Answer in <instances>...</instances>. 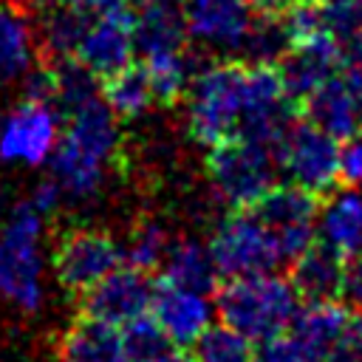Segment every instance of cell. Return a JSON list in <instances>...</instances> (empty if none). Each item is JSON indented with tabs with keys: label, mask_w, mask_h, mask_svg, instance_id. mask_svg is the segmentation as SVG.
Here are the masks:
<instances>
[{
	"label": "cell",
	"mask_w": 362,
	"mask_h": 362,
	"mask_svg": "<svg viewBox=\"0 0 362 362\" xmlns=\"http://www.w3.org/2000/svg\"><path fill=\"white\" fill-rule=\"evenodd\" d=\"M144 362H192V356L181 354V348H167L164 354H158L153 359H144Z\"/></svg>",
	"instance_id": "cell-36"
},
{
	"label": "cell",
	"mask_w": 362,
	"mask_h": 362,
	"mask_svg": "<svg viewBox=\"0 0 362 362\" xmlns=\"http://www.w3.org/2000/svg\"><path fill=\"white\" fill-rule=\"evenodd\" d=\"M277 156L272 147L249 139H226L209 150L206 173L218 198L232 209H249L274 187Z\"/></svg>",
	"instance_id": "cell-5"
},
{
	"label": "cell",
	"mask_w": 362,
	"mask_h": 362,
	"mask_svg": "<svg viewBox=\"0 0 362 362\" xmlns=\"http://www.w3.org/2000/svg\"><path fill=\"white\" fill-rule=\"evenodd\" d=\"M153 291L156 283L150 280V272L119 263L113 272H107L99 283H93L82 294V317L122 328L130 320L150 311Z\"/></svg>",
	"instance_id": "cell-10"
},
{
	"label": "cell",
	"mask_w": 362,
	"mask_h": 362,
	"mask_svg": "<svg viewBox=\"0 0 362 362\" xmlns=\"http://www.w3.org/2000/svg\"><path fill=\"white\" fill-rule=\"evenodd\" d=\"M3 212H6V195H3V187H0V218H3Z\"/></svg>",
	"instance_id": "cell-38"
},
{
	"label": "cell",
	"mask_w": 362,
	"mask_h": 362,
	"mask_svg": "<svg viewBox=\"0 0 362 362\" xmlns=\"http://www.w3.org/2000/svg\"><path fill=\"white\" fill-rule=\"evenodd\" d=\"M328 31L342 48V68L362 57V0H320Z\"/></svg>",
	"instance_id": "cell-27"
},
{
	"label": "cell",
	"mask_w": 362,
	"mask_h": 362,
	"mask_svg": "<svg viewBox=\"0 0 362 362\" xmlns=\"http://www.w3.org/2000/svg\"><path fill=\"white\" fill-rule=\"evenodd\" d=\"M192 362H255V342L232 325H209L192 345Z\"/></svg>",
	"instance_id": "cell-26"
},
{
	"label": "cell",
	"mask_w": 362,
	"mask_h": 362,
	"mask_svg": "<svg viewBox=\"0 0 362 362\" xmlns=\"http://www.w3.org/2000/svg\"><path fill=\"white\" fill-rule=\"evenodd\" d=\"M62 195H65V192H62V187L51 178V181H42V184L34 189V195H31L28 201H31V204H34V206L48 218V215H54V212H57V206H59V198H62Z\"/></svg>",
	"instance_id": "cell-34"
},
{
	"label": "cell",
	"mask_w": 362,
	"mask_h": 362,
	"mask_svg": "<svg viewBox=\"0 0 362 362\" xmlns=\"http://www.w3.org/2000/svg\"><path fill=\"white\" fill-rule=\"evenodd\" d=\"M255 362H314V359L288 331H283V334H274V337L257 342Z\"/></svg>",
	"instance_id": "cell-31"
},
{
	"label": "cell",
	"mask_w": 362,
	"mask_h": 362,
	"mask_svg": "<svg viewBox=\"0 0 362 362\" xmlns=\"http://www.w3.org/2000/svg\"><path fill=\"white\" fill-rule=\"evenodd\" d=\"M31 28L14 8H0V79H14L31 65Z\"/></svg>",
	"instance_id": "cell-25"
},
{
	"label": "cell",
	"mask_w": 362,
	"mask_h": 362,
	"mask_svg": "<svg viewBox=\"0 0 362 362\" xmlns=\"http://www.w3.org/2000/svg\"><path fill=\"white\" fill-rule=\"evenodd\" d=\"M342 269H345V255H339L334 246L317 238L303 255L291 260L288 280L305 303L337 300L342 286Z\"/></svg>",
	"instance_id": "cell-18"
},
{
	"label": "cell",
	"mask_w": 362,
	"mask_h": 362,
	"mask_svg": "<svg viewBox=\"0 0 362 362\" xmlns=\"http://www.w3.org/2000/svg\"><path fill=\"white\" fill-rule=\"evenodd\" d=\"M54 3H57V0H23V6H25V8H31V11H37V14H40L42 8L54 6Z\"/></svg>",
	"instance_id": "cell-37"
},
{
	"label": "cell",
	"mask_w": 362,
	"mask_h": 362,
	"mask_svg": "<svg viewBox=\"0 0 362 362\" xmlns=\"http://www.w3.org/2000/svg\"><path fill=\"white\" fill-rule=\"evenodd\" d=\"M133 11L99 17L88 25L74 57L96 76L107 79L133 62Z\"/></svg>",
	"instance_id": "cell-14"
},
{
	"label": "cell",
	"mask_w": 362,
	"mask_h": 362,
	"mask_svg": "<svg viewBox=\"0 0 362 362\" xmlns=\"http://www.w3.org/2000/svg\"><path fill=\"white\" fill-rule=\"evenodd\" d=\"M317 195L297 187V184H274L269 192L257 198L255 206H249L274 235L280 255L286 263H291L297 255H303L317 240Z\"/></svg>",
	"instance_id": "cell-8"
},
{
	"label": "cell",
	"mask_w": 362,
	"mask_h": 362,
	"mask_svg": "<svg viewBox=\"0 0 362 362\" xmlns=\"http://www.w3.org/2000/svg\"><path fill=\"white\" fill-rule=\"evenodd\" d=\"M167 249L170 243H167L164 229L158 223H141L133 229V235L122 246V260L141 272H153V269H161Z\"/></svg>",
	"instance_id": "cell-29"
},
{
	"label": "cell",
	"mask_w": 362,
	"mask_h": 362,
	"mask_svg": "<svg viewBox=\"0 0 362 362\" xmlns=\"http://www.w3.org/2000/svg\"><path fill=\"white\" fill-rule=\"evenodd\" d=\"M300 116L331 133L337 141H348L362 130V110L342 74L331 76L314 93H308L300 105Z\"/></svg>",
	"instance_id": "cell-16"
},
{
	"label": "cell",
	"mask_w": 362,
	"mask_h": 362,
	"mask_svg": "<svg viewBox=\"0 0 362 362\" xmlns=\"http://www.w3.org/2000/svg\"><path fill=\"white\" fill-rule=\"evenodd\" d=\"M218 277L221 274L212 263L209 249L195 240H181V243L170 246L161 260V280L184 286V288L212 294V291H218Z\"/></svg>",
	"instance_id": "cell-22"
},
{
	"label": "cell",
	"mask_w": 362,
	"mask_h": 362,
	"mask_svg": "<svg viewBox=\"0 0 362 362\" xmlns=\"http://www.w3.org/2000/svg\"><path fill=\"white\" fill-rule=\"evenodd\" d=\"M320 362H362V311L351 308L348 322L328 345Z\"/></svg>",
	"instance_id": "cell-30"
},
{
	"label": "cell",
	"mask_w": 362,
	"mask_h": 362,
	"mask_svg": "<svg viewBox=\"0 0 362 362\" xmlns=\"http://www.w3.org/2000/svg\"><path fill=\"white\" fill-rule=\"evenodd\" d=\"M215 308L226 325H232L252 342H263L274 334L288 331L300 308V294L288 277H280L274 272L240 274L226 277V283L218 286Z\"/></svg>",
	"instance_id": "cell-2"
},
{
	"label": "cell",
	"mask_w": 362,
	"mask_h": 362,
	"mask_svg": "<svg viewBox=\"0 0 362 362\" xmlns=\"http://www.w3.org/2000/svg\"><path fill=\"white\" fill-rule=\"evenodd\" d=\"M187 37V14L178 0H150L133 14V48L141 57L184 51Z\"/></svg>",
	"instance_id": "cell-17"
},
{
	"label": "cell",
	"mask_w": 362,
	"mask_h": 362,
	"mask_svg": "<svg viewBox=\"0 0 362 362\" xmlns=\"http://www.w3.org/2000/svg\"><path fill=\"white\" fill-rule=\"evenodd\" d=\"M342 76H345V82H348V88H351V93H354L359 110H362V57L354 59V62H348V65L342 68Z\"/></svg>",
	"instance_id": "cell-35"
},
{
	"label": "cell",
	"mask_w": 362,
	"mask_h": 362,
	"mask_svg": "<svg viewBox=\"0 0 362 362\" xmlns=\"http://www.w3.org/2000/svg\"><path fill=\"white\" fill-rule=\"evenodd\" d=\"M339 181L348 187H362V139L359 136L339 144Z\"/></svg>",
	"instance_id": "cell-33"
},
{
	"label": "cell",
	"mask_w": 362,
	"mask_h": 362,
	"mask_svg": "<svg viewBox=\"0 0 362 362\" xmlns=\"http://www.w3.org/2000/svg\"><path fill=\"white\" fill-rule=\"evenodd\" d=\"M42 221L45 215L31 201H23L0 229V294L23 311H34L42 303Z\"/></svg>",
	"instance_id": "cell-4"
},
{
	"label": "cell",
	"mask_w": 362,
	"mask_h": 362,
	"mask_svg": "<svg viewBox=\"0 0 362 362\" xmlns=\"http://www.w3.org/2000/svg\"><path fill=\"white\" fill-rule=\"evenodd\" d=\"M246 99V62L221 59L192 76L187 88L189 133L201 144H221L238 136Z\"/></svg>",
	"instance_id": "cell-3"
},
{
	"label": "cell",
	"mask_w": 362,
	"mask_h": 362,
	"mask_svg": "<svg viewBox=\"0 0 362 362\" xmlns=\"http://www.w3.org/2000/svg\"><path fill=\"white\" fill-rule=\"evenodd\" d=\"M150 314L167 334L170 345L184 351V348H192L195 339L212 325L215 305H212L209 294H204V291L158 280L156 291H153Z\"/></svg>",
	"instance_id": "cell-13"
},
{
	"label": "cell",
	"mask_w": 362,
	"mask_h": 362,
	"mask_svg": "<svg viewBox=\"0 0 362 362\" xmlns=\"http://www.w3.org/2000/svg\"><path fill=\"white\" fill-rule=\"evenodd\" d=\"M119 337H122V348H124L127 362H144V359H153V356L164 354L167 348H173L167 334L161 331V325L153 320L150 311L130 320L127 325H122Z\"/></svg>",
	"instance_id": "cell-28"
},
{
	"label": "cell",
	"mask_w": 362,
	"mask_h": 362,
	"mask_svg": "<svg viewBox=\"0 0 362 362\" xmlns=\"http://www.w3.org/2000/svg\"><path fill=\"white\" fill-rule=\"evenodd\" d=\"M102 99L116 113V119L139 116L153 102V90H150L144 62H130L122 71H116L113 76L102 79Z\"/></svg>",
	"instance_id": "cell-23"
},
{
	"label": "cell",
	"mask_w": 362,
	"mask_h": 362,
	"mask_svg": "<svg viewBox=\"0 0 362 362\" xmlns=\"http://www.w3.org/2000/svg\"><path fill=\"white\" fill-rule=\"evenodd\" d=\"M65 119V130L51 153V175L65 195L88 198L102 187L105 170L119 150L116 113L96 96Z\"/></svg>",
	"instance_id": "cell-1"
},
{
	"label": "cell",
	"mask_w": 362,
	"mask_h": 362,
	"mask_svg": "<svg viewBox=\"0 0 362 362\" xmlns=\"http://www.w3.org/2000/svg\"><path fill=\"white\" fill-rule=\"evenodd\" d=\"M206 249L221 277L274 272L280 263H286L272 229L252 209H235L229 218H223Z\"/></svg>",
	"instance_id": "cell-6"
},
{
	"label": "cell",
	"mask_w": 362,
	"mask_h": 362,
	"mask_svg": "<svg viewBox=\"0 0 362 362\" xmlns=\"http://www.w3.org/2000/svg\"><path fill=\"white\" fill-rule=\"evenodd\" d=\"M286 96L300 107L308 93H314L322 82L342 74V48L331 31L317 37L291 42L286 54L277 59Z\"/></svg>",
	"instance_id": "cell-12"
},
{
	"label": "cell",
	"mask_w": 362,
	"mask_h": 362,
	"mask_svg": "<svg viewBox=\"0 0 362 362\" xmlns=\"http://www.w3.org/2000/svg\"><path fill=\"white\" fill-rule=\"evenodd\" d=\"M57 139V107L48 102L23 99L0 124V161L37 167L51 158Z\"/></svg>",
	"instance_id": "cell-11"
},
{
	"label": "cell",
	"mask_w": 362,
	"mask_h": 362,
	"mask_svg": "<svg viewBox=\"0 0 362 362\" xmlns=\"http://www.w3.org/2000/svg\"><path fill=\"white\" fill-rule=\"evenodd\" d=\"M59 362H127L119 328L79 317L59 342Z\"/></svg>",
	"instance_id": "cell-21"
},
{
	"label": "cell",
	"mask_w": 362,
	"mask_h": 362,
	"mask_svg": "<svg viewBox=\"0 0 362 362\" xmlns=\"http://www.w3.org/2000/svg\"><path fill=\"white\" fill-rule=\"evenodd\" d=\"M317 238L345 257L362 249V192L356 187L345 184L325 195V206L317 218Z\"/></svg>",
	"instance_id": "cell-19"
},
{
	"label": "cell",
	"mask_w": 362,
	"mask_h": 362,
	"mask_svg": "<svg viewBox=\"0 0 362 362\" xmlns=\"http://www.w3.org/2000/svg\"><path fill=\"white\" fill-rule=\"evenodd\" d=\"M141 62L147 68V79H150L156 105H175L187 93V88L192 82L187 48L167 51V54H150V57H141Z\"/></svg>",
	"instance_id": "cell-24"
},
{
	"label": "cell",
	"mask_w": 362,
	"mask_h": 362,
	"mask_svg": "<svg viewBox=\"0 0 362 362\" xmlns=\"http://www.w3.org/2000/svg\"><path fill=\"white\" fill-rule=\"evenodd\" d=\"M130 3H139V6H144V3H150V0H130Z\"/></svg>",
	"instance_id": "cell-39"
},
{
	"label": "cell",
	"mask_w": 362,
	"mask_h": 362,
	"mask_svg": "<svg viewBox=\"0 0 362 362\" xmlns=\"http://www.w3.org/2000/svg\"><path fill=\"white\" fill-rule=\"evenodd\" d=\"M184 14L195 40L221 48H240L255 20L249 0H187Z\"/></svg>",
	"instance_id": "cell-15"
},
{
	"label": "cell",
	"mask_w": 362,
	"mask_h": 362,
	"mask_svg": "<svg viewBox=\"0 0 362 362\" xmlns=\"http://www.w3.org/2000/svg\"><path fill=\"white\" fill-rule=\"evenodd\" d=\"M339 297H342V303H345V305H351V308H359V311H362V249L345 257Z\"/></svg>",
	"instance_id": "cell-32"
},
{
	"label": "cell",
	"mask_w": 362,
	"mask_h": 362,
	"mask_svg": "<svg viewBox=\"0 0 362 362\" xmlns=\"http://www.w3.org/2000/svg\"><path fill=\"white\" fill-rule=\"evenodd\" d=\"M122 263V246L99 229H68L54 249V272L65 291L85 294Z\"/></svg>",
	"instance_id": "cell-9"
},
{
	"label": "cell",
	"mask_w": 362,
	"mask_h": 362,
	"mask_svg": "<svg viewBox=\"0 0 362 362\" xmlns=\"http://www.w3.org/2000/svg\"><path fill=\"white\" fill-rule=\"evenodd\" d=\"M274 156L286 178L317 198H325L339 184V141L308 119H297L288 127Z\"/></svg>",
	"instance_id": "cell-7"
},
{
	"label": "cell",
	"mask_w": 362,
	"mask_h": 362,
	"mask_svg": "<svg viewBox=\"0 0 362 362\" xmlns=\"http://www.w3.org/2000/svg\"><path fill=\"white\" fill-rule=\"evenodd\" d=\"M351 317V305L337 303V300H317V303H305L303 308H297L288 334L308 351V356L314 362L322 359V354L328 351V345L337 339V334L342 331V325Z\"/></svg>",
	"instance_id": "cell-20"
}]
</instances>
